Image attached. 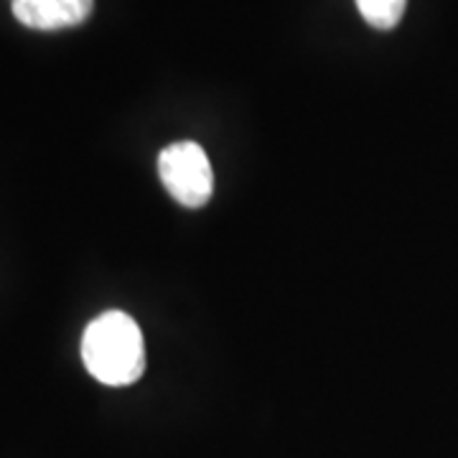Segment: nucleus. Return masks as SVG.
Returning a JSON list of instances; mask_svg holds the SVG:
<instances>
[{
	"label": "nucleus",
	"instance_id": "1",
	"mask_svg": "<svg viewBox=\"0 0 458 458\" xmlns=\"http://www.w3.org/2000/svg\"><path fill=\"white\" fill-rule=\"evenodd\" d=\"M82 361L102 385L125 387L146 372V342L135 318L125 311H105L82 336Z\"/></svg>",
	"mask_w": 458,
	"mask_h": 458
},
{
	"label": "nucleus",
	"instance_id": "2",
	"mask_svg": "<svg viewBox=\"0 0 458 458\" xmlns=\"http://www.w3.org/2000/svg\"><path fill=\"white\" fill-rule=\"evenodd\" d=\"M158 176L165 191L179 201L181 207L199 209L209 204L214 194L212 164L204 148L194 140L171 143L158 153Z\"/></svg>",
	"mask_w": 458,
	"mask_h": 458
},
{
	"label": "nucleus",
	"instance_id": "3",
	"mask_svg": "<svg viewBox=\"0 0 458 458\" xmlns=\"http://www.w3.org/2000/svg\"><path fill=\"white\" fill-rule=\"evenodd\" d=\"M13 16L36 31H59L84 23L95 0H13Z\"/></svg>",
	"mask_w": 458,
	"mask_h": 458
},
{
	"label": "nucleus",
	"instance_id": "4",
	"mask_svg": "<svg viewBox=\"0 0 458 458\" xmlns=\"http://www.w3.org/2000/svg\"><path fill=\"white\" fill-rule=\"evenodd\" d=\"M405 5H408V0H357L361 18L382 31H390L400 23Z\"/></svg>",
	"mask_w": 458,
	"mask_h": 458
}]
</instances>
